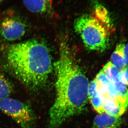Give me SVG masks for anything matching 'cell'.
Segmentation results:
<instances>
[{
	"label": "cell",
	"mask_w": 128,
	"mask_h": 128,
	"mask_svg": "<svg viewBox=\"0 0 128 128\" xmlns=\"http://www.w3.org/2000/svg\"><path fill=\"white\" fill-rule=\"evenodd\" d=\"M54 66L56 94L49 111L50 128H58L69 118L83 112L89 99L88 79L65 41L61 42Z\"/></svg>",
	"instance_id": "cell-1"
},
{
	"label": "cell",
	"mask_w": 128,
	"mask_h": 128,
	"mask_svg": "<svg viewBox=\"0 0 128 128\" xmlns=\"http://www.w3.org/2000/svg\"><path fill=\"white\" fill-rule=\"evenodd\" d=\"M3 52L5 66L28 88L37 90L46 84L52 64L44 43L30 40L4 46Z\"/></svg>",
	"instance_id": "cell-2"
},
{
	"label": "cell",
	"mask_w": 128,
	"mask_h": 128,
	"mask_svg": "<svg viewBox=\"0 0 128 128\" xmlns=\"http://www.w3.org/2000/svg\"><path fill=\"white\" fill-rule=\"evenodd\" d=\"M74 26L88 49L103 52L108 48L113 22L107 9L99 2L94 4L91 14L76 19Z\"/></svg>",
	"instance_id": "cell-3"
},
{
	"label": "cell",
	"mask_w": 128,
	"mask_h": 128,
	"mask_svg": "<svg viewBox=\"0 0 128 128\" xmlns=\"http://www.w3.org/2000/svg\"><path fill=\"white\" fill-rule=\"evenodd\" d=\"M0 110L10 116L22 128H33L34 115L30 106L10 98L0 99Z\"/></svg>",
	"instance_id": "cell-4"
},
{
	"label": "cell",
	"mask_w": 128,
	"mask_h": 128,
	"mask_svg": "<svg viewBox=\"0 0 128 128\" xmlns=\"http://www.w3.org/2000/svg\"><path fill=\"white\" fill-rule=\"evenodd\" d=\"M26 24L18 16H7L0 21V36L8 41L18 40L26 32Z\"/></svg>",
	"instance_id": "cell-5"
},
{
	"label": "cell",
	"mask_w": 128,
	"mask_h": 128,
	"mask_svg": "<svg viewBox=\"0 0 128 128\" xmlns=\"http://www.w3.org/2000/svg\"><path fill=\"white\" fill-rule=\"evenodd\" d=\"M25 7L35 14L50 15L53 12L52 0H22Z\"/></svg>",
	"instance_id": "cell-6"
},
{
	"label": "cell",
	"mask_w": 128,
	"mask_h": 128,
	"mask_svg": "<svg viewBox=\"0 0 128 128\" xmlns=\"http://www.w3.org/2000/svg\"><path fill=\"white\" fill-rule=\"evenodd\" d=\"M122 123L121 117H116L104 112L94 118L92 128H120Z\"/></svg>",
	"instance_id": "cell-7"
},
{
	"label": "cell",
	"mask_w": 128,
	"mask_h": 128,
	"mask_svg": "<svg viewBox=\"0 0 128 128\" xmlns=\"http://www.w3.org/2000/svg\"><path fill=\"white\" fill-rule=\"evenodd\" d=\"M103 108L104 112L116 117H121L124 113L128 106L120 101L108 97H104Z\"/></svg>",
	"instance_id": "cell-8"
},
{
	"label": "cell",
	"mask_w": 128,
	"mask_h": 128,
	"mask_svg": "<svg viewBox=\"0 0 128 128\" xmlns=\"http://www.w3.org/2000/svg\"><path fill=\"white\" fill-rule=\"evenodd\" d=\"M125 45L123 42L118 44L110 58V62L120 70H122L126 66L124 52Z\"/></svg>",
	"instance_id": "cell-9"
},
{
	"label": "cell",
	"mask_w": 128,
	"mask_h": 128,
	"mask_svg": "<svg viewBox=\"0 0 128 128\" xmlns=\"http://www.w3.org/2000/svg\"><path fill=\"white\" fill-rule=\"evenodd\" d=\"M12 92V84L0 68V99L8 98Z\"/></svg>",
	"instance_id": "cell-10"
},
{
	"label": "cell",
	"mask_w": 128,
	"mask_h": 128,
	"mask_svg": "<svg viewBox=\"0 0 128 128\" xmlns=\"http://www.w3.org/2000/svg\"><path fill=\"white\" fill-rule=\"evenodd\" d=\"M102 70L109 80L112 82L120 80V70L110 61L106 64Z\"/></svg>",
	"instance_id": "cell-11"
},
{
	"label": "cell",
	"mask_w": 128,
	"mask_h": 128,
	"mask_svg": "<svg viewBox=\"0 0 128 128\" xmlns=\"http://www.w3.org/2000/svg\"><path fill=\"white\" fill-rule=\"evenodd\" d=\"M113 83L120 98L128 106V88L120 80H117Z\"/></svg>",
	"instance_id": "cell-12"
},
{
	"label": "cell",
	"mask_w": 128,
	"mask_h": 128,
	"mask_svg": "<svg viewBox=\"0 0 128 128\" xmlns=\"http://www.w3.org/2000/svg\"><path fill=\"white\" fill-rule=\"evenodd\" d=\"M89 100H90L91 103L94 109L98 114H101L104 112L103 108L104 98L100 93Z\"/></svg>",
	"instance_id": "cell-13"
},
{
	"label": "cell",
	"mask_w": 128,
	"mask_h": 128,
	"mask_svg": "<svg viewBox=\"0 0 128 128\" xmlns=\"http://www.w3.org/2000/svg\"><path fill=\"white\" fill-rule=\"evenodd\" d=\"M95 79L101 88H103L105 89L112 82L107 78L102 70L97 74Z\"/></svg>",
	"instance_id": "cell-14"
},
{
	"label": "cell",
	"mask_w": 128,
	"mask_h": 128,
	"mask_svg": "<svg viewBox=\"0 0 128 128\" xmlns=\"http://www.w3.org/2000/svg\"><path fill=\"white\" fill-rule=\"evenodd\" d=\"M100 86L95 79L89 83L88 88V95L89 99L94 97L99 93Z\"/></svg>",
	"instance_id": "cell-15"
},
{
	"label": "cell",
	"mask_w": 128,
	"mask_h": 128,
	"mask_svg": "<svg viewBox=\"0 0 128 128\" xmlns=\"http://www.w3.org/2000/svg\"><path fill=\"white\" fill-rule=\"evenodd\" d=\"M120 80L124 85L128 86V66L120 70Z\"/></svg>",
	"instance_id": "cell-16"
},
{
	"label": "cell",
	"mask_w": 128,
	"mask_h": 128,
	"mask_svg": "<svg viewBox=\"0 0 128 128\" xmlns=\"http://www.w3.org/2000/svg\"><path fill=\"white\" fill-rule=\"evenodd\" d=\"M124 52L126 65L128 66V42L125 45Z\"/></svg>",
	"instance_id": "cell-17"
},
{
	"label": "cell",
	"mask_w": 128,
	"mask_h": 128,
	"mask_svg": "<svg viewBox=\"0 0 128 128\" xmlns=\"http://www.w3.org/2000/svg\"><path fill=\"white\" fill-rule=\"evenodd\" d=\"M4 0H0V3L2 2V1H4Z\"/></svg>",
	"instance_id": "cell-18"
}]
</instances>
